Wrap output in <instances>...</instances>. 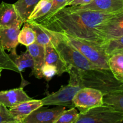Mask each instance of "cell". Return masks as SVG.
I'll return each instance as SVG.
<instances>
[{
  "label": "cell",
  "mask_w": 123,
  "mask_h": 123,
  "mask_svg": "<svg viewBox=\"0 0 123 123\" xmlns=\"http://www.w3.org/2000/svg\"><path fill=\"white\" fill-rule=\"evenodd\" d=\"M119 13L77 9L71 6L35 21L47 30L70 35L100 49L101 43L95 35L94 30Z\"/></svg>",
  "instance_id": "1"
},
{
  "label": "cell",
  "mask_w": 123,
  "mask_h": 123,
  "mask_svg": "<svg viewBox=\"0 0 123 123\" xmlns=\"http://www.w3.org/2000/svg\"><path fill=\"white\" fill-rule=\"evenodd\" d=\"M68 84L81 88H91L100 91L103 96L123 91V82L117 79L109 69L96 68L88 70H79L69 67Z\"/></svg>",
  "instance_id": "2"
},
{
  "label": "cell",
  "mask_w": 123,
  "mask_h": 123,
  "mask_svg": "<svg viewBox=\"0 0 123 123\" xmlns=\"http://www.w3.org/2000/svg\"><path fill=\"white\" fill-rule=\"evenodd\" d=\"M43 28L50 36L52 44L57 50L68 68L74 67L79 70H88L98 68L89 61L74 47L62 40L55 32Z\"/></svg>",
  "instance_id": "3"
},
{
  "label": "cell",
  "mask_w": 123,
  "mask_h": 123,
  "mask_svg": "<svg viewBox=\"0 0 123 123\" xmlns=\"http://www.w3.org/2000/svg\"><path fill=\"white\" fill-rule=\"evenodd\" d=\"M62 40L70 44L85 56L89 61L100 68L109 69V56L98 48L82 40L66 34L55 32Z\"/></svg>",
  "instance_id": "4"
},
{
  "label": "cell",
  "mask_w": 123,
  "mask_h": 123,
  "mask_svg": "<svg viewBox=\"0 0 123 123\" xmlns=\"http://www.w3.org/2000/svg\"><path fill=\"white\" fill-rule=\"evenodd\" d=\"M123 121V116L105 105L79 113L74 123H114Z\"/></svg>",
  "instance_id": "5"
},
{
  "label": "cell",
  "mask_w": 123,
  "mask_h": 123,
  "mask_svg": "<svg viewBox=\"0 0 123 123\" xmlns=\"http://www.w3.org/2000/svg\"><path fill=\"white\" fill-rule=\"evenodd\" d=\"M103 94L91 88H82L74 95L73 103L79 113H84L92 108L103 105Z\"/></svg>",
  "instance_id": "6"
},
{
  "label": "cell",
  "mask_w": 123,
  "mask_h": 123,
  "mask_svg": "<svg viewBox=\"0 0 123 123\" xmlns=\"http://www.w3.org/2000/svg\"><path fill=\"white\" fill-rule=\"evenodd\" d=\"M82 88L78 85L70 84L62 86L56 92L48 95L41 99L43 106H60L74 107L73 99L74 95Z\"/></svg>",
  "instance_id": "7"
},
{
  "label": "cell",
  "mask_w": 123,
  "mask_h": 123,
  "mask_svg": "<svg viewBox=\"0 0 123 123\" xmlns=\"http://www.w3.org/2000/svg\"><path fill=\"white\" fill-rule=\"evenodd\" d=\"M94 33L101 45L109 40L123 36V12L97 26Z\"/></svg>",
  "instance_id": "8"
},
{
  "label": "cell",
  "mask_w": 123,
  "mask_h": 123,
  "mask_svg": "<svg viewBox=\"0 0 123 123\" xmlns=\"http://www.w3.org/2000/svg\"><path fill=\"white\" fill-rule=\"evenodd\" d=\"M66 109V107L56 106L53 108L41 106L34 111L23 121L24 123H54L58 117Z\"/></svg>",
  "instance_id": "9"
},
{
  "label": "cell",
  "mask_w": 123,
  "mask_h": 123,
  "mask_svg": "<svg viewBox=\"0 0 123 123\" xmlns=\"http://www.w3.org/2000/svg\"><path fill=\"white\" fill-rule=\"evenodd\" d=\"M23 24L14 4L2 1L0 4V28H20Z\"/></svg>",
  "instance_id": "10"
},
{
  "label": "cell",
  "mask_w": 123,
  "mask_h": 123,
  "mask_svg": "<svg viewBox=\"0 0 123 123\" xmlns=\"http://www.w3.org/2000/svg\"><path fill=\"white\" fill-rule=\"evenodd\" d=\"M72 7L77 9L118 13L123 12V0H92L88 4Z\"/></svg>",
  "instance_id": "11"
},
{
  "label": "cell",
  "mask_w": 123,
  "mask_h": 123,
  "mask_svg": "<svg viewBox=\"0 0 123 123\" xmlns=\"http://www.w3.org/2000/svg\"><path fill=\"white\" fill-rule=\"evenodd\" d=\"M32 99L31 97L28 96L22 87L0 91V105L7 108H11L22 102Z\"/></svg>",
  "instance_id": "12"
},
{
  "label": "cell",
  "mask_w": 123,
  "mask_h": 123,
  "mask_svg": "<svg viewBox=\"0 0 123 123\" xmlns=\"http://www.w3.org/2000/svg\"><path fill=\"white\" fill-rule=\"evenodd\" d=\"M43 106L41 100L32 99L9 108V111L14 120L19 123L24 121L34 111Z\"/></svg>",
  "instance_id": "13"
},
{
  "label": "cell",
  "mask_w": 123,
  "mask_h": 123,
  "mask_svg": "<svg viewBox=\"0 0 123 123\" xmlns=\"http://www.w3.org/2000/svg\"><path fill=\"white\" fill-rule=\"evenodd\" d=\"M26 48V50L31 55L34 61V66L32 68L31 74L34 76L36 78L41 79L43 78L42 74V69L44 65L45 61L44 46L35 42Z\"/></svg>",
  "instance_id": "14"
},
{
  "label": "cell",
  "mask_w": 123,
  "mask_h": 123,
  "mask_svg": "<svg viewBox=\"0 0 123 123\" xmlns=\"http://www.w3.org/2000/svg\"><path fill=\"white\" fill-rule=\"evenodd\" d=\"M45 49V61L44 64H49L56 67L57 75L61 76L67 72L68 67L61 56L55 49L53 44H50L44 46Z\"/></svg>",
  "instance_id": "15"
},
{
  "label": "cell",
  "mask_w": 123,
  "mask_h": 123,
  "mask_svg": "<svg viewBox=\"0 0 123 123\" xmlns=\"http://www.w3.org/2000/svg\"><path fill=\"white\" fill-rule=\"evenodd\" d=\"M20 28H0V44L4 50L16 49L19 44L18 35Z\"/></svg>",
  "instance_id": "16"
},
{
  "label": "cell",
  "mask_w": 123,
  "mask_h": 123,
  "mask_svg": "<svg viewBox=\"0 0 123 123\" xmlns=\"http://www.w3.org/2000/svg\"><path fill=\"white\" fill-rule=\"evenodd\" d=\"M8 55L11 60L13 61V62L17 67L20 74H21L22 71L25 68H28V67H31V68H33V59L27 50L25 52L18 55L16 52V49H14L10 50V53Z\"/></svg>",
  "instance_id": "17"
},
{
  "label": "cell",
  "mask_w": 123,
  "mask_h": 123,
  "mask_svg": "<svg viewBox=\"0 0 123 123\" xmlns=\"http://www.w3.org/2000/svg\"><path fill=\"white\" fill-rule=\"evenodd\" d=\"M103 100V105L123 116V91L105 95Z\"/></svg>",
  "instance_id": "18"
},
{
  "label": "cell",
  "mask_w": 123,
  "mask_h": 123,
  "mask_svg": "<svg viewBox=\"0 0 123 123\" xmlns=\"http://www.w3.org/2000/svg\"><path fill=\"white\" fill-rule=\"evenodd\" d=\"M40 0H18L13 4L24 23L28 19L30 14Z\"/></svg>",
  "instance_id": "19"
},
{
  "label": "cell",
  "mask_w": 123,
  "mask_h": 123,
  "mask_svg": "<svg viewBox=\"0 0 123 123\" xmlns=\"http://www.w3.org/2000/svg\"><path fill=\"white\" fill-rule=\"evenodd\" d=\"M100 49L109 56L115 54H123V36L105 42L100 46Z\"/></svg>",
  "instance_id": "20"
},
{
  "label": "cell",
  "mask_w": 123,
  "mask_h": 123,
  "mask_svg": "<svg viewBox=\"0 0 123 123\" xmlns=\"http://www.w3.org/2000/svg\"><path fill=\"white\" fill-rule=\"evenodd\" d=\"M108 65L115 78L123 82V54H115L109 56Z\"/></svg>",
  "instance_id": "21"
},
{
  "label": "cell",
  "mask_w": 123,
  "mask_h": 123,
  "mask_svg": "<svg viewBox=\"0 0 123 123\" xmlns=\"http://www.w3.org/2000/svg\"><path fill=\"white\" fill-rule=\"evenodd\" d=\"M26 22L34 31L36 36V43L43 46L51 44V38L50 36L41 25L37 24L36 21L28 20Z\"/></svg>",
  "instance_id": "22"
},
{
  "label": "cell",
  "mask_w": 123,
  "mask_h": 123,
  "mask_svg": "<svg viewBox=\"0 0 123 123\" xmlns=\"http://www.w3.org/2000/svg\"><path fill=\"white\" fill-rule=\"evenodd\" d=\"M52 0H40L30 14L29 20H35L45 16L51 8Z\"/></svg>",
  "instance_id": "23"
},
{
  "label": "cell",
  "mask_w": 123,
  "mask_h": 123,
  "mask_svg": "<svg viewBox=\"0 0 123 123\" xmlns=\"http://www.w3.org/2000/svg\"><path fill=\"white\" fill-rule=\"evenodd\" d=\"M36 36L34 31L26 22H24L22 29L20 30L18 35L19 43L26 46V47L36 42Z\"/></svg>",
  "instance_id": "24"
},
{
  "label": "cell",
  "mask_w": 123,
  "mask_h": 123,
  "mask_svg": "<svg viewBox=\"0 0 123 123\" xmlns=\"http://www.w3.org/2000/svg\"><path fill=\"white\" fill-rule=\"evenodd\" d=\"M79 114L76 108L72 107L62 112L54 123H74L79 117Z\"/></svg>",
  "instance_id": "25"
},
{
  "label": "cell",
  "mask_w": 123,
  "mask_h": 123,
  "mask_svg": "<svg viewBox=\"0 0 123 123\" xmlns=\"http://www.w3.org/2000/svg\"><path fill=\"white\" fill-rule=\"evenodd\" d=\"M0 68L9 70L19 73L18 68L10 58L9 55L5 52L4 49L2 48L0 44Z\"/></svg>",
  "instance_id": "26"
},
{
  "label": "cell",
  "mask_w": 123,
  "mask_h": 123,
  "mask_svg": "<svg viewBox=\"0 0 123 123\" xmlns=\"http://www.w3.org/2000/svg\"><path fill=\"white\" fill-rule=\"evenodd\" d=\"M42 77L46 80H50L55 75L57 74L56 67L49 64H44L42 69Z\"/></svg>",
  "instance_id": "27"
},
{
  "label": "cell",
  "mask_w": 123,
  "mask_h": 123,
  "mask_svg": "<svg viewBox=\"0 0 123 123\" xmlns=\"http://www.w3.org/2000/svg\"><path fill=\"white\" fill-rule=\"evenodd\" d=\"M66 1L67 0H52V5L50 11L45 16L43 17V18L50 16L56 13V12L60 10V9L65 7Z\"/></svg>",
  "instance_id": "28"
},
{
  "label": "cell",
  "mask_w": 123,
  "mask_h": 123,
  "mask_svg": "<svg viewBox=\"0 0 123 123\" xmlns=\"http://www.w3.org/2000/svg\"><path fill=\"white\" fill-rule=\"evenodd\" d=\"M5 121H16L7 107L0 105V123ZM17 122V121H16Z\"/></svg>",
  "instance_id": "29"
},
{
  "label": "cell",
  "mask_w": 123,
  "mask_h": 123,
  "mask_svg": "<svg viewBox=\"0 0 123 123\" xmlns=\"http://www.w3.org/2000/svg\"><path fill=\"white\" fill-rule=\"evenodd\" d=\"M92 0H73L68 6H83V5L88 4L90 2H91Z\"/></svg>",
  "instance_id": "30"
},
{
  "label": "cell",
  "mask_w": 123,
  "mask_h": 123,
  "mask_svg": "<svg viewBox=\"0 0 123 123\" xmlns=\"http://www.w3.org/2000/svg\"><path fill=\"white\" fill-rule=\"evenodd\" d=\"M72 1H73V0H67V1H66V4H65V7H67V6H68V5H69V4L70 3V2H72Z\"/></svg>",
  "instance_id": "31"
},
{
  "label": "cell",
  "mask_w": 123,
  "mask_h": 123,
  "mask_svg": "<svg viewBox=\"0 0 123 123\" xmlns=\"http://www.w3.org/2000/svg\"><path fill=\"white\" fill-rule=\"evenodd\" d=\"M1 123H18L16 121H5V122Z\"/></svg>",
  "instance_id": "32"
},
{
  "label": "cell",
  "mask_w": 123,
  "mask_h": 123,
  "mask_svg": "<svg viewBox=\"0 0 123 123\" xmlns=\"http://www.w3.org/2000/svg\"><path fill=\"white\" fill-rule=\"evenodd\" d=\"M114 123H123V121H117V122H115Z\"/></svg>",
  "instance_id": "33"
},
{
  "label": "cell",
  "mask_w": 123,
  "mask_h": 123,
  "mask_svg": "<svg viewBox=\"0 0 123 123\" xmlns=\"http://www.w3.org/2000/svg\"><path fill=\"white\" fill-rule=\"evenodd\" d=\"M2 68H0V76H1V72H2Z\"/></svg>",
  "instance_id": "34"
},
{
  "label": "cell",
  "mask_w": 123,
  "mask_h": 123,
  "mask_svg": "<svg viewBox=\"0 0 123 123\" xmlns=\"http://www.w3.org/2000/svg\"><path fill=\"white\" fill-rule=\"evenodd\" d=\"M18 123H24V122H23V121H21V122H19Z\"/></svg>",
  "instance_id": "35"
}]
</instances>
